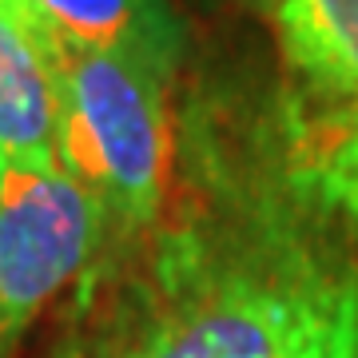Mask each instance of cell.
<instances>
[{"mask_svg": "<svg viewBox=\"0 0 358 358\" xmlns=\"http://www.w3.org/2000/svg\"><path fill=\"white\" fill-rule=\"evenodd\" d=\"M48 56L60 100V164L92 195L103 235H140L167 203L171 84L128 56L72 44L52 28Z\"/></svg>", "mask_w": 358, "mask_h": 358, "instance_id": "cell-1", "label": "cell"}, {"mask_svg": "<svg viewBox=\"0 0 358 358\" xmlns=\"http://www.w3.org/2000/svg\"><path fill=\"white\" fill-rule=\"evenodd\" d=\"M56 36L128 56L148 72L179 80L187 60V24L171 0H28Z\"/></svg>", "mask_w": 358, "mask_h": 358, "instance_id": "cell-5", "label": "cell"}, {"mask_svg": "<svg viewBox=\"0 0 358 358\" xmlns=\"http://www.w3.org/2000/svg\"><path fill=\"white\" fill-rule=\"evenodd\" d=\"M358 282L235 271L187 299L120 358H282Z\"/></svg>", "mask_w": 358, "mask_h": 358, "instance_id": "cell-3", "label": "cell"}, {"mask_svg": "<svg viewBox=\"0 0 358 358\" xmlns=\"http://www.w3.org/2000/svg\"><path fill=\"white\" fill-rule=\"evenodd\" d=\"M282 358H358V287L346 291Z\"/></svg>", "mask_w": 358, "mask_h": 358, "instance_id": "cell-7", "label": "cell"}, {"mask_svg": "<svg viewBox=\"0 0 358 358\" xmlns=\"http://www.w3.org/2000/svg\"><path fill=\"white\" fill-rule=\"evenodd\" d=\"M0 164L64 167L48 28L28 0H0Z\"/></svg>", "mask_w": 358, "mask_h": 358, "instance_id": "cell-4", "label": "cell"}, {"mask_svg": "<svg viewBox=\"0 0 358 358\" xmlns=\"http://www.w3.org/2000/svg\"><path fill=\"white\" fill-rule=\"evenodd\" d=\"M100 239V211L64 167L0 164V358L80 279Z\"/></svg>", "mask_w": 358, "mask_h": 358, "instance_id": "cell-2", "label": "cell"}, {"mask_svg": "<svg viewBox=\"0 0 358 358\" xmlns=\"http://www.w3.org/2000/svg\"><path fill=\"white\" fill-rule=\"evenodd\" d=\"M275 28L303 88L358 108V0H275Z\"/></svg>", "mask_w": 358, "mask_h": 358, "instance_id": "cell-6", "label": "cell"}]
</instances>
